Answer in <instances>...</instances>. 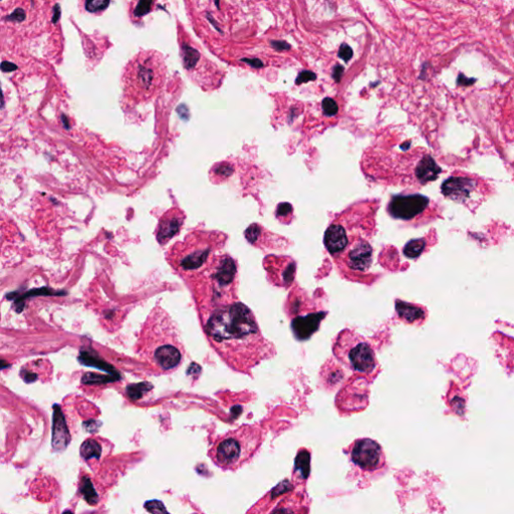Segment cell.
Masks as SVG:
<instances>
[{"label":"cell","mask_w":514,"mask_h":514,"mask_svg":"<svg viewBox=\"0 0 514 514\" xmlns=\"http://www.w3.org/2000/svg\"><path fill=\"white\" fill-rule=\"evenodd\" d=\"M207 332L215 342L239 355L241 368L254 367L270 353L253 312L242 303L217 309L207 323Z\"/></svg>","instance_id":"6da1fadb"},{"label":"cell","mask_w":514,"mask_h":514,"mask_svg":"<svg viewBox=\"0 0 514 514\" xmlns=\"http://www.w3.org/2000/svg\"><path fill=\"white\" fill-rule=\"evenodd\" d=\"M263 432L256 425H243L229 432L212 448L213 461L223 469H235L250 460L263 440Z\"/></svg>","instance_id":"7a4b0ae2"},{"label":"cell","mask_w":514,"mask_h":514,"mask_svg":"<svg viewBox=\"0 0 514 514\" xmlns=\"http://www.w3.org/2000/svg\"><path fill=\"white\" fill-rule=\"evenodd\" d=\"M334 356L354 372L372 375L378 368V361L370 342L352 329L340 331L332 346Z\"/></svg>","instance_id":"3957f363"},{"label":"cell","mask_w":514,"mask_h":514,"mask_svg":"<svg viewBox=\"0 0 514 514\" xmlns=\"http://www.w3.org/2000/svg\"><path fill=\"white\" fill-rule=\"evenodd\" d=\"M350 458L353 464L365 472H375L386 465L382 446L370 438L356 440L351 446Z\"/></svg>","instance_id":"277c9868"},{"label":"cell","mask_w":514,"mask_h":514,"mask_svg":"<svg viewBox=\"0 0 514 514\" xmlns=\"http://www.w3.org/2000/svg\"><path fill=\"white\" fill-rule=\"evenodd\" d=\"M429 204V199L422 195L395 196L388 205L390 215L396 219L411 220L421 214Z\"/></svg>","instance_id":"5b68a950"},{"label":"cell","mask_w":514,"mask_h":514,"mask_svg":"<svg viewBox=\"0 0 514 514\" xmlns=\"http://www.w3.org/2000/svg\"><path fill=\"white\" fill-rule=\"evenodd\" d=\"M476 188L477 184L474 180L464 177H452L446 180L441 187L442 193L446 197L460 203H466Z\"/></svg>","instance_id":"8992f818"},{"label":"cell","mask_w":514,"mask_h":514,"mask_svg":"<svg viewBox=\"0 0 514 514\" xmlns=\"http://www.w3.org/2000/svg\"><path fill=\"white\" fill-rule=\"evenodd\" d=\"M373 248L369 242L357 240L354 245H350L349 251L345 257L350 269L358 272L368 270L372 264Z\"/></svg>","instance_id":"52a82bcc"},{"label":"cell","mask_w":514,"mask_h":514,"mask_svg":"<svg viewBox=\"0 0 514 514\" xmlns=\"http://www.w3.org/2000/svg\"><path fill=\"white\" fill-rule=\"evenodd\" d=\"M324 244L327 251L332 255L345 251L349 244L346 229L339 224H331L324 234Z\"/></svg>","instance_id":"ba28073f"},{"label":"cell","mask_w":514,"mask_h":514,"mask_svg":"<svg viewBox=\"0 0 514 514\" xmlns=\"http://www.w3.org/2000/svg\"><path fill=\"white\" fill-rule=\"evenodd\" d=\"M184 216L181 212H168L163 216L160 220L157 238L158 241L162 244L166 243L169 239H171L174 235L179 231Z\"/></svg>","instance_id":"9c48e42d"},{"label":"cell","mask_w":514,"mask_h":514,"mask_svg":"<svg viewBox=\"0 0 514 514\" xmlns=\"http://www.w3.org/2000/svg\"><path fill=\"white\" fill-rule=\"evenodd\" d=\"M323 315V313H314L294 319L292 321V328L295 336L300 339H305L310 336L318 327Z\"/></svg>","instance_id":"30bf717a"},{"label":"cell","mask_w":514,"mask_h":514,"mask_svg":"<svg viewBox=\"0 0 514 514\" xmlns=\"http://www.w3.org/2000/svg\"><path fill=\"white\" fill-rule=\"evenodd\" d=\"M154 359L163 370H172L179 365L181 354L174 346L164 345L156 350Z\"/></svg>","instance_id":"8fae6325"},{"label":"cell","mask_w":514,"mask_h":514,"mask_svg":"<svg viewBox=\"0 0 514 514\" xmlns=\"http://www.w3.org/2000/svg\"><path fill=\"white\" fill-rule=\"evenodd\" d=\"M209 252H210L209 246L194 245L193 247L188 249V253L181 257L179 261V266L186 270L197 269L204 264V262L209 255Z\"/></svg>","instance_id":"7c38bea8"},{"label":"cell","mask_w":514,"mask_h":514,"mask_svg":"<svg viewBox=\"0 0 514 514\" xmlns=\"http://www.w3.org/2000/svg\"><path fill=\"white\" fill-rule=\"evenodd\" d=\"M440 172L441 169L430 156H425L416 168L417 178L422 184L436 180Z\"/></svg>","instance_id":"4fadbf2b"},{"label":"cell","mask_w":514,"mask_h":514,"mask_svg":"<svg viewBox=\"0 0 514 514\" xmlns=\"http://www.w3.org/2000/svg\"><path fill=\"white\" fill-rule=\"evenodd\" d=\"M396 309L399 316L409 323H414L415 321L418 320L421 321L425 318V312L421 307L407 302H403L400 300L397 301Z\"/></svg>","instance_id":"5bb4252c"},{"label":"cell","mask_w":514,"mask_h":514,"mask_svg":"<svg viewBox=\"0 0 514 514\" xmlns=\"http://www.w3.org/2000/svg\"><path fill=\"white\" fill-rule=\"evenodd\" d=\"M61 418L59 411L55 410L53 419V446L57 449L65 447L68 441V433L65 423Z\"/></svg>","instance_id":"9a60e30c"},{"label":"cell","mask_w":514,"mask_h":514,"mask_svg":"<svg viewBox=\"0 0 514 514\" xmlns=\"http://www.w3.org/2000/svg\"><path fill=\"white\" fill-rule=\"evenodd\" d=\"M101 454H102V447L95 440H87L80 446V455L84 459H92V458L98 459V458H100Z\"/></svg>","instance_id":"2e32d148"},{"label":"cell","mask_w":514,"mask_h":514,"mask_svg":"<svg viewBox=\"0 0 514 514\" xmlns=\"http://www.w3.org/2000/svg\"><path fill=\"white\" fill-rule=\"evenodd\" d=\"M426 246V242L424 239H415L408 242L404 248L405 255L409 258H417L421 255L424 248Z\"/></svg>","instance_id":"e0dca14e"},{"label":"cell","mask_w":514,"mask_h":514,"mask_svg":"<svg viewBox=\"0 0 514 514\" xmlns=\"http://www.w3.org/2000/svg\"><path fill=\"white\" fill-rule=\"evenodd\" d=\"M137 76H138L139 84L144 89H148L152 84V80L154 78V72L150 67L144 65V66H140L138 68Z\"/></svg>","instance_id":"ac0fdd59"},{"label":"cell","mask_w":514,"mask_h":514,"mask_svg":"<svg viewBox=\"0 0 514 514\" xmlns=\"http://www.w3.org/2000/svg\"><path fill=\"white\" fill-rule=\"evenodd\" d=\"M152 389V385L151 384H147V383H141V384H137V385H131L128 387L127 389V392H128V396L132 399V400H138L140 399L147 391L151 390Z\"/></svg>","instance_id":"d6986e66"},{"label":"cell","mask_w":514,"mask_h":514,"mask_svg":"<svg viewBox=\"0 0 514 514\" xmlns=\"http://www.w3.org/2000/svg\"><path fill=\"white\" fill-rule=\"evenodd\" d=\"M81 493L83 494L85 500L90 503V504H96L98 502V495L91 483L90 480L88 479H83L82 481V484H81Z\"/></svg>","instance_id":"ffe728a7"},{"label":"cell","mask_w":514,"mask_h":514,"mask_svg":"<svg viewBox=\"0 0 514 514\" xmlns=\"http://www.w3.org/2000/svg\"><path fill=\"white\" fill-rule=\"evenodd\" d=\"M200 58L199 52L192 47H184V63L187 68H192Z\"/></svg>","instance_id":"44dd1931"},{"label":"cell","mask_w":514,"mask_h":514,"mask_svg":"<svg viewBox=\"0 0 514 514\" xmlns=\"http://www.w3.org/2000/svg\"><path fill=\"white\" fill-rule=\"evenodd\" d=\"M110 4V0H85V8L90 12H99L105 10Z\"/></svg>","instance_id":"7402d4cb"},{"label":"cell","mask_w":514,"mask_h":514,"mask_svg":"<svg viewBox=\"0 0 514 514\" xmlns=\"http://www.w3.org/2000/svg\"><path fill=\"white\" fill-rule=\"evenodd\" d=\"M321 107H322V111H323L324 115H326L328 117H332V116L336 115V113L338 111V107H337L335 101H333L330 98H325L322 101Z\"/></svg>","instance_id":"603a6c76"},{"label":"cell","mask_w":514,"mask_h":514,"mask_svg":"<svg viewBox=\"0 0 514 514\" xmlns=\"http://www.w3.org/2000/svg\"><path fill=\"white\" fill-rule=\"evenodd\" d=\"M153 2L154 0H140L135 9V15L141 17L148 14L152 9Z\"/></svg>","instance_id":"cb8c5ba5"},{"label":"cell","mask_w":514,"mask_h":514,"mask_svg":"<svg viewBox=\"0 0 514 514\" xmlns=\"http://www.w3.org/2000/svg\"><path fill=\"white\" fill-rule=\"evenodd\" d=\"M353 55H354L353 48L347 43H341V45L339 46L338 52H337V56L340 59H342L345 62H348L352 59Z\"/></svg>","instance_id":"d4e9b609"},{"label":"cell","mask_w":514,"mask_h":514,"mask_svg":"<svg viewBox=\"0 0 514 514\" xmlns=\"http://www.w3.org/2000/svg\"><path fill=\"white\" fill-rule=\"evenodd\" d=\"M316 79V74L311 71V70H302L298 73L297 77H296V80H295V83L296 84H301V83H305V82H308V81H313Z\"/></svg>","instance_id":"484cf974"},{"label":"cell","mask_w":514,"mask_h":514,"mask_svg":"<svg viewBox=\"0 0 514 514\" xmlns=\"http://www.w3.org/2000/svg\"><path fill=\"white\" fill-rule=\"evenodd\" d=\"M269 44L276 51H284V50H289L291 48V45L285 40L272 39V40H269Z\"/></svg>","instance_id":"4316f807"},{"label":"cell","mask_w":514,"mask_h":514,"mask_svg":"<svg viewBox=\"0 0 514 514\" xmlns=\"http://www.w3.org/2000/svg\"><path fill=\"white\" fill-rule=\"evenodd\" d=\"M149 504H145V507L150 511V512H153V513H161V512H167V510L165 509L163 503H161L160 501H149L148 502Z\"/></svg>","instance_id":"83f0119b"},{"label":"cell","mask_w":514,"mask_h":514,"mask_svg":"<svg viewBox=\"0 0 514 514\" xmlns=\"http://www.w3.org/2000/svg\"><path fill=\"white\" fill-rule=\"evenodd\" d=\"M345 67L340 64H335L332 68V77L335 80V82H339L341 79V76L344 74Z\"/></svg>","instance_id":"f1b7e54d"},{"label":"cell","mask_w":514,"mask_h":514,"mask_svg":"<svg viewBox=\"0 0 514 514\" xmlns=\"http://www.w3.org/2000/svg\"><path fill=\"white\" fill-rule=\"evenodd\" d=\"M241 61L247 63L248 65H250L251 67L253 68H261L264 66L263 64V61L260 60L259 58H241Z\"/></svg>","instance_id":"f546056e"},{"label":"cell","mask_w":514,"mask_h":514,"mask_svg":"<svg viewBox=\"0 0 514 514\" xmlns=\"http://www.w3.org/2000/svg\"><path fill=\"white\" fill-rule=\"evenodd\" d=\"M292 211V207L288 204V203H281L279 204V206L277 207L276 209V213L278 216H281V215H287L289 214L290 212Z\"/></svg>","instance_id":"4dcf8cb0"},{"label":"cell","mask_w":514,"mask_h":514,"mask_svg":"<svg viewBox=\"0 0 514 514\" xmlns=\"http://www.w3.org/2000/svg\"><path fill=\"white\" fill-rule=\"evenodd\" d=\"M476 81L475 78H468L463 73H460L457 78V84L458 85H471Z\"/></svg>","instance_id":"1f68e13d"},{"label":"cell","mask_w":514,"mask_h":514,"mask_svg":"<svg viewBox=\"0 0 514 514\" xmlns=\"http://www.w3.org/2000/svg\"><path fill=\"white\" fill-rule=\"evenodd\" d=\"M24 18V12L21 10V9H17L15 10L10 16H9V19L10 20H17V21H21L22 19Z\"/></svg>","instance_id":"d6a6232c"},{"label":"cell","mask_w":514,"mask_h":514,"mask_svg":"<svg viewBox=\"0 0 514 514\" xmlns=\"http://www.w3.org/2000/svg\"><path fill=\"white\" fill-rule=\"evenodd\" d=\"M216 4H217V5H218V0H216Z\"/></svg>","instance_id":"836d02e7"}]
</instances>
